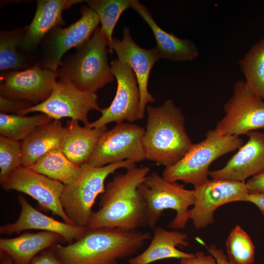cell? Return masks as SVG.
<instances>
[{
    "instance_id": "1",
    "label": "cell",
    "mask_w": 264,
    "mask_h": 264,
    "mask_svg": "<svg viewBox=\"0 0 264 264\" xmlns=\"http://www.w3.org/2000/svg\"><path fill=\"white\" fill-rule=\"evenodd\" d=\"M150 171L147 166L134 167L114 176L107 183L100 208L92 213L88 228L131 231L148 226L145 202L138 188Z\"/></svg>"
},
{
    "instance_id": "2",
    "label": "cell",
    "mask_w": 264,
    "mask_h": 264,
    "mask_svg": "<svg viewBox=\"0 0 264 264\" xmlns=\"http://www.w3.org/2000/svg\"><path fill=\"white\" fill-rule=\"evenodd\" d=\"M151 237L150 232L136 230L88 228L72 243L51 248L63 264H119V260L135 254Z\"/></svg>"
},
{
    "instance_id": "3",
    "label": "cell",
    "mask_w": 264,
    "mask_h": 264,
    "mask_svg": "<svg viewBox=\"0 0 264 264\" xmlns=\"http://www.w3.org/2000/svg\"><path fill=\"white\" fill-rule=\"evenodd\" d=\"M146 110L147 121L143 138L146 159L166 167L173 166L193 144L181 109L168 99L159 106H148Z\"/></svg>"
},
{
    "instance_id": "4",
    "label": "cell",
    "mask_w": 264,
    "mask_h": 264,
    "mask_svg": "<svg viewBox=\"0 0 264 264\" xmlns=\"http://www.w3.org/2000/svg\"><path fill=\"white\" fill-rule=\"evenodd\" d=\"M109 44L100 26L76 51L62 60L57 77L72 82L80 89L95 93L113 81L108 60Z\"/></svg>"
},
{
    "instance_id": "5",
    "label": "cell",
    "mask_w": 264,
    "mask_h": 264,
    "mask_svg": "<svg viewBox=\"0 0 264 264\" xmlns=\"http://www.w3.org/2000/svg\"><path fill=\"white\" fill-rule=\"evenodd\" d=\"M243 141L238 136L222 135L209 131L202 141L193 144L183 157L164 169L162 176L171 182L181 181L194 188L209 180L211 163L220 157L239 149Z\"/></svg>"
},
{
    "instance_id": "6",
    "label": "cell",
    "mask_w": 264,
    "mask_h": 264,
    "mask_svg": "<svg viewBox=\"0 0 264 264\" xmlns=\"http://www.w3.org/2000/svg\"><path fill=\"white\" fill-rule=\"evenodd\" d=\"M145 204L147 226L154 229L166 209L176 212L169 228H185L190 220L189 207L194 203V190H188L182 184L171 182L156 172L149 174L138 186Z\"/></svg>"
},
{
    "instance_id": "7",
    "label": "cell",
    "mask_w": 264,
    "mask_h": 264,
    "mask_svg": "<svg viewBox=\"0 0 264 264\" xmlns=\"http://www.w3.org/2000/svg\"><path fill=\"white\" fill-rule=\"evenodd\" d=\"M134 167L135 163L130 160L100 167L81 165L80 176L73 183L64 185L61 197L62 207L73 224L87 227L95 199L105 191L107 177L119 169Z\"/></svg>"
},
{
    "instance_id": "8",
    "label": "cell",
    "mask_w": 264,
    "mask_h": 264,
    "mask_svg": "<svg viewBox=\"0 0 264 264\" xmlns=\"http://www.w3.org/2000/svg\"><path fill=\"white\" fill-rule=\"evenodd\" d=\"M80 13V18L74 23L65 28L57 27L44 37L36 60L42 68L56 71L68 50L77 48L91 37L98 26L99 18L87 5L81 7Z\"/></svg>"
},
{
    "instance_id": "9",
    "label": "cell",
    "mask_w": 264,
    "mask_h": 264,
    "mask_svg": "<svg viewBox=\"0 0 264 264\" xmlns=\"http://www.w3.org/2000/svg\"><path fill=\"white\" fill-rule=\"evenodd\" d=\"M145 129L131 123H120L102 134L88 165L100 167L130 160L135 163L146 159L143 146Z\"/></svg>"
},
{
    "instance_id": "10",
    "label": "cell",
    "mask_w": 264,
    "mask_h": 264,
    "mask_svg": "<svg viewBox=\"0 0 264 264\" xmlns=\"http://www.w3.org/2000/svg\"><path fill=\"white\" fill-rule=\"evenodd\" d=\"M95 93L83 91L72 82L66 79L56 81L50 96L44 101L21 111L18 114L25 115L40 112L52 119L69 117L80 121L85 126L89 124L88 114L91 110L100 111Z\"/></svg>"
},
{
    "instance_id": "11",
    "label": "cell",
    "mask_w": 264,
    "mask_h": 264,
    "mask_svg": "<svg viewBox=\"0 0 264 264\" xmlns=\"http://www.w3.org/2000/svg\"><path fill=\"white\" fill-rule=\"evenodd\" d=\"M225 114L214 129L222 135L238 136L264 130V101L250 91L243 80L235 84L224 105Z\"/></svg>"
},
{
    "instance_id": "12",
    "label": "cell",
    "mask_w": 264,
    "mask_h": 264,
    "mask_svg": "<svg viewBox=\"0 0 264 264\" xmlns=\"http://www.w3.org/2000/svg\"><path fill=\"white\" fill-rule=\"evenodd\" d=\"M112 74L117 82L115 97L109 107L101 109V116L87 127L99 128L111 122L116 124L138 120L140 92L136 76L131 66L118 59L110 62Z\"/></svg>"
},
{
    "instance_id": "13",
    "label": "cell",
    "mask_w": 264,
    "mask_h": 264,
    "mask_svg": "<svg viewBox=\"0 0 264 264\" xmlns=\"http://www.w3.org/2000/svg\"><path fill=\"white\" fill-rule=\"evenodd\" d=\"M195 199L190 220L197 229L215 221L214 214L220 206L234 201L248 202L245 182L224 179L208 180L194 189Z\"/></svg>"
},
{
    "instance_id": "14",
    "label": "cell",
    "mask_w": 264,
    "mask_h": 264,
    "mask_svg": "<svg viewBox=\"0 0 264 264\" xmlns=\"http://www.w3.org/2000/svg\"><path fill=\"white\" fill-rule=\"evenodd\" d=\"M0 184L5 191L14 190L28 195L44 210L60 217L64 222L73 224L61 204L64 187L62 182L21 166L9 174Z\"/></svg>"
},
{
    "instance_id": "15",
    "label": "cell",
    "mask_w": 264,
    "mask_h": 264,
    "mask_svg": "<svg viewBox=\"0 0 264 264\" xmlns=\"http://www.w3.org/2000/svg\"><path fill=\"white\" fill-rule=\"evenodd\" d=\"M57 78L56 71L42 68L37 63L25 70L0 72V96L36 105L50 96Z\"/></svg>"
},
{
    "instance_id": "16",
    "label": "cell",
    "mask_w": 264,
    "mask_h": 264,
    "mask_svg": "<svg viewBox=\"0 0 264 264\" xmlns=\"http://www.w3.org/2000/svg\"><path fill=\"white\" fill-rule=\"evenodd\" d=\"M114 51L117 59L129 65L136 76L140 92L138 120H141L145 116L147 105L155 101L148 91V81L153 66L161 58L155 48L147 49L138 45L128 27L123 29L121 40L113 38L109 52Z\"/></svg>"
},
{
    "instance_id": "17",
    "label": "cell",
    "mask_w": 264,
    "mask_h": 264,
    "mask_svg": "<svg viewBox=\"0 0 264 264\" xmlns=\"http://www.w3.org/2000/svg\"><path fill=\"white\" fill-rule=\"evenodd\" d=\"M85 0H38L34 16L27 26L19 46L21 53L33 59L44 37L54 28L65 24L62 13L65 9Z\"/></svg>"
},
{
    "instance_id": "18",
    "label": "cell",
    "mask_w": 264,
    "mask_h": 264,
    "mask_svg": "<svg viewBox=\"0 0 264 264\" xmlns=\"http://www.w3.org/2000/svg\"><path fill=\"white\" fill-rule=\"evenodd\" d=\"M248 140L222 168L210 171L213 179L245 182L264 171V133L253 131L246 134Z\"/></svg>"
},
{
    "instance_id": "19",
    "label": "cell",
    "mask_w": 264,
    "mask_h": 264,
    "mask_svg": "<svg viewBox=\"0 0 264 264\" xmlns=\"http://www.w3.org/2000/svg\"><path fill=\"white\" fill-rule=\"evenodd\" d=\"M17 199L21 208L20 216L15 222L0 227L1 234H19L28 229L41 230L58 234L69 244L81 238L88 229L46 216L34 208L22 195H19Z\"/></svg>"
},
{
    "instance_id": "20",
    "label": "cell",
    "mask_w": 264,
    "mask_h": 264,
    "mask_svg": "<svg viewBox=\"0 0 264 264\" xmlns=\"http://www.w3.org/2000/svg\"><path fill=\"white\" fill-rule=\"evenodd\" d=\"M144 20L152 31L156 42L155 49L161 58L173 62L192 61L199 56L195 44L162 29L154 20L148 9L137 0H132L131 7Z\"/></svg>"
},
{
    "instance_id": "21",
    "label": "cell",
    "mask_w": 264,
    "mask_h": 264,
    "mask_svg": "<svg viewBox=\"0 0 264 264\" xmlns=\"http://www.w3.org/2000/svg\"><path fill=\"white\" fill-rule=\"evenodd\" d=\"M153 230L154 235L148 247L138 255L131 258L129 264H150L161 260H179L195 255L194 253L184 252L176 248L188 246L186 234L177 230L169 231L161 226L155 227Z\"/></svg>"
},
{
    "instance_id": "22",
    "label": "cell",
    "mask_w": 264,
    "mask_h": 264,
    "mask_svg": "<svg viewBox=\"0 0 264 264\" xmlns=\"http://www.w3.org/2000/svg\"><path fill=\"white\" fill-rule=\"evenodd\" d=\"M66 128L60 120H52L35 129L21 143L22 166L28 167L51 150L60 149Z\"/></svg>"
},
{
    "instance_id": "23",
    "label": "cell",
    "mask_w": 264,
    "mask_h": 264,
    "mask_svg": "<svg viewBox=\"0 0 264 264\" xmlns=\"http://www.w3.org/2000/svg\"><path fill=\"white\" fill-rule=\"evenodd\" d=\"M63 241L62 236L53 232L25 233L14 238H0V252L9 256L14 264H29L40 253Z\"/></svg>"
},
{
    "instance_id": "24",
    "label": "cell",
    "mask_w": 264,
    "mask_h": 264,
    "mask_svg": "<svg viewBox=\"0 0 264 264\" xmlns=\"http://www.w3.org/2000/svg\"><path fill=\"white\" fill-rule=\"evenodd\" d=\"M66 134L60 150L72 163L81 166L92 154L98 139L107 131V126L99 128L81 126L77 120L67 122Z\"/></svg>"
},
{
    "instance_id": "25",
    "label": "cell",
    "mask_w": 264,
    "mask_h": 264,
    "mask_svg": "<svg viewBox=\"0 0 264 264\" xmlns=\"http://www.w3.org/2000/svg\"><path fill=\"white\" fill-rule=\"evenodd\" d=\"M27 168L64 185L74 182L82 172L81 166L71 162L60 149L50 151Z\"/></svg>"
},
{
    "instance_id": "26",
    "label": "cell",
    "mask_w": 264,
    "mask_h": 264,
    "mask_svg": "<svg viewBox=\"0 0 264 264\" xmlns=\"http://www.w3.org/2000/svg\"><path fill=\"white\" fill-rule=\"evenodd\" d=\"M27 26L0 32V70L1 72L22 70L36 64L34 60L21 53L18 46Z\"/></svg>"
},
{
    "instance_id": "27",
    "label": "cell",
    "mask_w": 264,
    "mask_h": 264,
    "mask_svg": "<svg viewBox=\"0 0 264 264\" xmlns=\"http://www.w3.org/2000/svg\"><path fill=\"white\" fill-rule=\"evenodd\" d=\"M246 88L264 101V36L239 60Z\"/></svg>"
},
{
    "instance_id": "28",
    "label": "cell",
    "mask_w": 264,
    "mask_h": 264,
    "mask_svg": "<svg viewBox=\"0 0 264 264\" xmlns=\"http://www.w3.org/2000/svg\"><path fill=\"white\" fill-rule=\"evenodd\" d=\"M52 120L44 113L27 116L0 113V134L18 141L23 140L37 127Z\"/></svg>"
},
{
    "instance_id": "29",
    "label": "cell",
    "mask_w": 264,
    "mask_h": 264,
    "mask_svg": "<svg viewBox=\"0 0 264 264\" xmlns=\"http://www.w3.org/2000/svg\"><path fill=\"white\" fill-rule=\"evenodd\" d=\"M85 1L99 18L101 29L109 44V52L113 38L114 28L122 13L131 7L132 0H88Z\"/></svg>"
},
{
    "instance_id": "30",
    "label": "cell",
    "mask_w": 264,
    "mask_h": 264,
    "mask_svg": "<svg viewBox=\"0 0 264 264\" xmlns=\"http://www.w3.org/2000/svg\"><path fill=\"white\" fill-rule=\"evenodd\" d=\"M226 248L232 264H253L255 246L250 236L239 225L231 230L226 242Z\"/></svg>"
},
{
    "instance_id": "31",
    "label": "cell",
    "mask_w": 264,
    "mask_h": 264,
    "mask_svg": "<svg viewBox=\"0 0 264 264\" xmlns=\"http://www.w3.org/2000/svg\"><path fill=\"white\" fill-rule=\"evenodd\" d=\"M21 143L0 136V182L11 172L22 166Z\"/></svg>"
},
{
    "instance_id": "32",
    "label": "cell",
    "mask_w": 264,
    "mask_h": 264,
    "mask_svg": "<svg viewBox=\"0 0 264 264\" xmlns=\"http://www.w3.org/2000/svg\"><path fill=\"white\" fill-rule=\"evenodd\" d=\"M33 105V103L28 101L8 99L0 96V113L18 114L21 111Z\"/></svg>"
},
{
    "instance_id": "33",
    "label": "cell",
    "mask_w": 264,
    "mask_h": 264,
    "mask_svg": "<svg viewBox=\"0 0 264 264\" xmlns=\"http://www.w3.org/2000/svg\"><path fill=\"white\" fill-rule=\"evenodd\" d=\"M29 264H63L52 249H45L31 261Z\"/></svg>"
},
{
    "instance_id": "34",
    "label": "cell",
    "mask_w": 264,
    "mask_h": 264,
    "mask_svg": "<svg viewBox=\"0 0 264 264\" xmlns=\"http://www.w3.org/2000/svg\"><path fill=\"white\" fill-rule=\"evenodd\" d=\"M180 264H218L211 254L206 255L203 252H198L191 258L179 259Z\"/></svg>"
},
{
    "instance_id": "35",
    "label": "cell",
    "mask_w": 264,
    "mask_h": 264,
    "mask_svg": "<svg viewBox=\"0 0 264 264\" xmlns=\"http://www.w3.org/2000/svg\"><path fill=\"white\" fill-rule=\"evenodd\" d=\"M245 184L249 193L264 194V171L248 178Z\"/></svg>"
},
{
    "instance_id": "36",
    "label": "cell",
    "mask_w": 264,
    "mask_h": 264,
    "mask_svg": "<svg viewBox=\"0 0 264 264\" xmlns=\"http://www.w3.org/2000/svg\"><path fill=\"white\" fill-rule=\"evenodd\" d=\"M202 244L206 246L210 254L215 258L218 264H232L224 252L220 249L217 248L216 245L213 244L207 246L203 242Z\"/></svg>"
},
{
    "instance_id": "37",
    "label": "cell",
    "mask_w": 264,
    "mask_h": 264,
    "mask_svg": "<svg viewBox=\"0 0 264 264\" xmlns=\"http://www.w3.org/2000/svg\"><path fill=\"white\" fill-rule=\"evenodd\" d=\"M248 202L256 205L264 215V194L260 193H249Z\"/></svg>"
},
{
    "instance_id": "38",
    "label": "cell",
    "mask_w": 264,
    "mask_h": 264,
    "mask_svg": "<svg viewBox=\"0 0 264 264\" xmlns=\"http://www.w3.org/2000/svg\"><path fill=\"white\" fill-rule=\"evenodd\" d=\"M0 264H14L12 259L6 254L0 252Z\"/></svg>"
}]
</instances>
